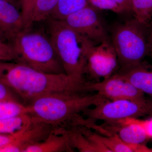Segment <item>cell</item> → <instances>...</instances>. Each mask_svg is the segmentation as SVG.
<instances>
[{
	"instance_id": "1",
	"label": "cell",
	"mask_w": 152,
	"mask_h": 152,
	"mask_svg": "<svg viewBox=\"0 0 152 152\" xmlns=\"http://www.w3.org/2000/svg\"><path fill=\"white\" fill-rule=\"evenodd\" d=\"M0 81L10 87L26 105L49 94L88 93V83L85 80L66 74L43 72L14 61H0Z\"/></svg>"
},
{
	"instance_id": "2",
	"label": "cell",
	"mask_w": 152,
	"mask_h": 152,
	"mask_svg": "<svg viewBox=\"0 0 152 152\" xmlns=\"http://www.w3.org/2000/svg\"><path fill=\"white\" fill-rule=\"evenodd\" d=\"M107 100L98 94L60 93L41 96L27 105L30 115L38 121L54 127L73 126L82 113Z\"/></svg>"
},
{
	"instance_id": "3",
	"label": "cell",
	"mask_w": 152,
	"mask_h": 152,
	"mask_svg": "<svg viewBox=\"0 0 152 152\" xmlns=\"http://www.w3.org/2000/svg\"><path fill=\"white\" fill-rule=\"evenodd\" d=\"M50 39L68 75L85 80L87 57L95 44L62 20L49 19Z\"/></svg>"
},
{
	"instance_id": "4",
	"label": "cell",
	"mask_w": 152,
	"mask_h": 152,
	"mask_svg": "<svg viewBox=\"0 0 152 152\" xmlns=\"http://www.w3.org/2000/svg\"><path fill=\"white\" fill-rule=\"evenodd\" d=\"M10 45L14 62L46 73L66 74L50 39L44 34L23 30Z\"/></svg>"
},
{
	"instance_id": "5",
	"label": "cell",
	"mask_w": 152,
	"mask_h": 152,
	"mask_svg": "<svg viewBox=\"0 0 152 152\" xmlns=\"http://www.w3.org/2000/svg\"><path fill=\"white\" fill-rule=\"evenodd\" d=\"M145 28L134 18L118 24L113 29L110 40L118 57L119 71L137 65L148 56Z\"/></svg>"
},
{
	"instance_id": "6",
	"label": "cell",
	"mask_w": 152,
	"mask_h": 152,
	"mask_svg": "<svg viewBox=\"0 0 152 152\" xmlns=\"http://www.w3.org/2000/svg\"><path fill=\"white\" fill-rule=\"evenodd\" d=\"M87 109L83 115L91 122L102 121L110 124L127 118L152 115V100L144 102L129 100H107Z\"/></svg>"
},
{
	"instance_id": "7",
	"label": "cell",
	"mask_w": 152,
	"mask_h": 152,
	"mask_svg": "<svg viewBox=\"0 0 152 152\" xmlns=\"http://www.w3.org/2000/svg\"><path fill=\"white\" fill-rule=\"evenodd\" d=\"M99 10L89 5L62 21L95 45H99L110 38Z\"/></svg>"
},
{
	"instance_id": "8",
	"label": "cell",
	"mask_w": 152,
	"mask_h": 152,
	"mask_svg": "<svg viewBox=\"0 0 152 152\" xmlns=\"http://www.w3.org/2000/svg\"><path fill=\"white\" fill-rule=\"evenodd\" d=\"M119 67L118 57L110 38L90 50L87 57L85 74L95 80L105 79L115 73Z\"/></svg>"
},
{
	"instance_id": "9",
	"label": "cell",
	"mask_w": 152,
	"mask_h": 152,
	"mask_svg": "<svg viewBox=\"0 0 152 152\" xmlns=\"http://www.w3.org/2000/svg\"><path fill=\"white\" fill-rule=\"evenodd\" d=\"M88 92H96L109 101L129 100L144 102L145 94L117 73L102 81L88 83Z\"/></svg>"
},
{
	"instance_id": "10",
	"label": "cell",
	"mask_w": 152,
	"mask_h": 152,
	"mask_svg": "<svg viewBox=\"0 0 152 152\" xmlns=\"http://www.w3.org/2000/svg\"><path fill=\"white\" fill-rule=\"evenodd\" d=\"M34 119L31 124L20 131L13 141L1 148L0 152H24L30 146L45 140L55 127Z\"/></svg>"
},
{
	"instance_id": "11",
	"label": "cell",
	"mask_w": 152,
	"mask_h": 152,
	"mask_svg": "<svg viewBox=\"0 0 152 152\" xmlns=\"http://www.w3.org/2000/svg\"><path fill=\"white\" fill-rule=\"evenodd\" d=\"M23 30V17L18 7L12 3L0 1V37L11 43Z\"/></svg>"
},
{
	"instance_id": "12",
	"label": "cell",
	"mask_w": 152,
	"mask_h": 152,
	"mask_svg": "<svg viewBox=\"0 0 152 152\" xmlns=\"http://www.w3.org/2000/svg\"><path fill=\"white\" fill-rule=\"evenodd\" d=\"M74 151L66 129L55 127L45 140L30 146L24 152Z\"/></svg>"
},
{
	"instance_id": "13",
	"label": "cell",
	"mask_w": 152,
	"mask_h": 152,
	"mask_svg": "<svg viewBox=\"0 0 152 152\" xmlns=\"http://www.w3.org/2000/svg\"><path fill=\"white\" fill-rule=\"evenodd\" d=\"M117 73L152 98V65L143 61L137 65Z\"/></svg>"
},
{
	"instance_id": "14",
	"label": "cell",
	"mask_w": 152,
	"mask_h": 152,
	"mask_svg": "<svg viewBox=\"0 0 152 152\" xmlns=\"http://www.w3.org/2000/svg\"><path fill=\"white\" fill-rule=\"evenodd\" d=\"M81 131L97 142L104 145L110 152H152V148L144 144L132 145L125 142L115 134L101 135L93 133L86 127H82Z\"/></svg>"
},
{
	"instance_id": "15",
	"label": "cell",
	"mask_w": 152,
	"mask_h": 152,
	"mask_svg": "<svg viewBox=\"0 0 152 152\" xmlns=\"http://www.w3.org/2000/svg\"><path fill=\"white\" fill-rule=\"evenodd\" d=\"M65 129L74 150L81 152H110L103 144L85 134L77 128Z\"/></svg>"
},
{
	"instance_id": "16",
	"label": "cell",
	"mask_w": 152,
	"mask_h": 152,
	"mask_svg": "<svg viewBox=\"0 0 152 152\" xmlns=\"http://www.w3.org/2000/svg\"><path fill=\"white\" fill-rule=\"evenodd\" d=\"M89 5L88 0H59L50 19L62 20L69 15Z\"/></svg>"
},
{
	"instance_id": "17",
	"label": "cell",
	"mask_w": 152,
	"mask_h": 152,
	"mask_svg": "<svg viewBox=\"0 0 152 152\" xmlns=\"http://www.w3.org/2000/svg\"><path fill=\"white\" fill-rule=\"evenodd\" d=\"M29 114L0 119V134H12L28 126L34 122Z\"/></svg>"
},
{
	"instance_id": "18",
	"label": "cell",
	"mask_w": 152,
	"mask_h": 152,
	"mask_svg": "<svg viewBox=\"0 0 152 152\" xmlns=\"http://www.w3.org/2000/svg\"><path fill=\"white\" fill-rule=\"evenodd\" d=\"M132 12L138 22L148 27L152 18V0H133Z\"/></svg>"
},
{
	"instance_id": "19",
	"label": "cell",
	"mask_w": 152,
	"mask_h": 152,
	"mask_svg": "<svg viewBox=\"0 0 152 152\" xmlns=\"http://www.w3.org/2000/svg\"><path fill=\"white\" fill-rule=\"evenodd\" d=\"M59 0H37L33 11L32 23L50 19Z\"/></svg>"
},
{
	"instance_id": "20",
	"label": "cell",
	"mask_w": 152,
	"mask_h": 152,
	"mask_svg": "<svg viewBox=\"0 0 152 152\" xmlns=\"http://www.w3.org/2000/svg\"><path fill=\"white\" fill-rule=\"evenodd\" d=\"M29 113L28 107L21 102L0 100V119L29 114Z\"/></svg>"
},
{
	"instance_id": "21",
	"label": "cell",
	"mask_w": 152,
	"mask_h": 152,
	"mask_svg": "<svg viewBox=\"0 0 152 152\" xmlns=\"http://www.w3.org/2000/svg\"><path fill=\"white\" fill-rule=\"evenodd\" d=\"M37 1V0H20L19 6L23 17L24 30H30L33 24L32 17Z\"/></svg>"
},
{
	"instance_id": "22",
	"label": "cell",
	"mask_w": 152,
	"mask_h": 152,
	"mask_svg": "<svg viewBox=\"0 0 152 152\" xmlns=\"http://www.w3.org/2000/svg\"><path fill=\"white\" fill-rule=\"evenodd\" d=\"M89 4L97 10L111 11L118 14L126 12L114 0H88Z\"/></svg>"
},
{
	"instance_id": "23",
	"label": "cell",
	"mask_w": 152,
	"mask_h": 152,
	"mask_svg": "<svg viewBox=\"0 0 152 152\" xmlns=\"http://www.w3.org/2000/svg\"><path fill=\"white\" fill-rule=\"evenodd\" d=\"M15 59L12 47L0 37V61H14Z\"/></svg>"
},
{
	"instance_id": "24",
	"label": "cell",
	"mask_w": 152,
	"mask_h": 152,
	"mask_svg": "<svg viewBox=\"0 0 152 152\" xmlns=\"http://www.w3.org/2000/svg\"><path fill=\"white\" fill-rule=\"evenodd\" d=\"M0 100L14 101L23 103L10 88L0 81Z\"/></svg>"
},
{
	"instance_id": "25",
	"label": "cell",
	"mask_w": 152,
	"mask_h": 152,
	"mask_svg": "<svg viewBox=\"0 0 152 152\" xmlns=\"http://www.w3.org/2000/svg\"><path fill=\"white\" fill-rule=\"evenodd\" d=\"M133 121L140 125L143 129L149 140H152V115L145 120L139 119L138 118H132Z\"/></svg>"
},
{
	"instance_id": "26",
	"label": "cell",
	"mask_w": 152,
	"mask_h": 152,
	"mask_svg": "<svg viewBox=\"0 0 152 152\" xmlns=\"http://www.w3.org/2000/svg\"><path fill=\"white\" fill-rule=\"evenodd\" d=\"M21 130L12 134H0V149L13 141Z\"/></svg>"
},
{
	"instance_id": "27",
	"label": "cell",
	"mask_w": 152,
	"mask_h": 152,
	"mask_svg": "<svg viewBox=\"0 0 152 152\" xmlns=\"http://www.w3.org/2000/svg\"><path fill=\"white\" fill-rule=\"evenodd\" d=\"M126 12H132L133 0H114Z\"/></svg>"
},
{
	"instance_id": "28",
	"label": "cell",
	"mask_w": 152,
	"mask_h": 152,
	"mask_svg": "<svg viewBox=\"0 0 152 152\" xmlns=\"http://www.w3.org/2000/svg\"><path fill=\"white\" fill-rule=\"evenodd\" d=\"M149 31L148 35H147V42H148V56L152 57V18L149 25Z\"/></svg>"
},
{
	"instance_id": "29",
	"label": "cell",
	"mask_w": 152,
	"mask_h": 152,
	"mask_svg": "<svg viewBox=\"0 0 152 152\" xmlns=\"http://www.w3.org/2000/svg\"><path fill=\"white\" fill-rule=\"evenodd\" d=\"M0 1L7 2L12 3L18 7H20V6H19L20 0H0Z\"/></svg>"
}]
</instances>
